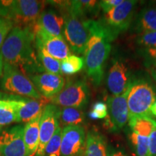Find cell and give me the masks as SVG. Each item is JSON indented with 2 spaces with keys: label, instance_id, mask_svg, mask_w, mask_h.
<instances>
[{
  "label": "cell",
  "instance_id": "26",
  "mask_svg": "<svg viewBox=\"0 0 156 156\" xmlns=\"http://www.w3.org/2000/svg\"><path fill=\"white\" fill-rule=\"evenodd\" d=\"M130 140L137 156H148L149 137L140 136L135 132H132L130 134Z\"/></svg>",
  "mask_w": 156,
  "mask_h": 156
},
{
  "label": "cell",
  "instance_id": "22",
  "mask_svg": "<svg viewBox=\"0 0 156 156\" xmlns=\"http://www.w3.org/2000/svg\"><path fill=\"white\" fill-rule=\"evenodd\" d=\"M155 120L150 116H134L129 119V124L132 131L140 136L149 137Z\"/></svg>",
  "mask_w": 156,
  "mask_h": 156
},
{
  "label": "cell",
  "instance_id": "8",
  "mask_svg": "<svg viewBox=\"0 0 156 156\" xmlns=\"http://www.w3.org/2000/svg\"><path fill=\"white\" fill-rule=\"evenodd\" d=\"M46 3L36 0H12L9 20L15 26L33 28L44 10Z\"/></svg>",
  "mask_w": 156,
  "mask_h": 156
},
{
  "label": "cell",
  "instance_id": "17",
  "mask_svg": "<svg viewBox=\"0 0 156 156\" xmlns=\"http://www.w3.org/2000/svg\"><path fill=\"white\" fill-rule=\"evenodd\" d=\"M46 99L41 100L21 97L16 98V122H28L42 112L46 105Z\"/></svg>",
  "mask_w": 156,
  "mask_h": 156
},
{
  "label": "cell",
  "instance_id": "12",
  "mask_svg": "<svg viewBox=\"0 0 156 156\" xmlns=\"http://www.w3.org/2000/svg\"><path fill=\"white\" fill-rule=\"evenodd\" d=\"M128 90L122 95H113L108 98L107 104L109 114L106 117L105 124L110 129L123 128L129 119L127 104Z\"/></svg>",
  "mask_w": 156,
  "mask_h": 156
},
{
  "label": "cell",
  "instance_id": "37",
  "mask_svg": "<svg viewBox=\"0 0 156 156\" xmlns=\"http://www.w3.org/2000/svg\"><path fill=\"white\" fill-rule=\"evenodd\" d=\"M151 73L152 76H153V79L155 80V81L156 82V65H154L153 67L151 69Z\"/></svg>",
  "mask_w": 156,
  "mask_h": 156
},
{
  "label": "cell",
  "instance_id": "39",
  "mask_svg": "<svg viewBox=\"0 0 156 156\" xmlns=\"http://www.w3.org/2000/svg\"><path fill=\"white\" fill-rule=\"evenodd\" d=\"M2 132H3V126H0V135H1V134L2 133Z\"/></svg>",
  "mask_w": 156,
  "mask_h": 156
},
{
  "label": "cell",
  "instance_id": "10",
  "mask_svg": "<svg viewBox=\"0 0 156 156\" xmlns=\"http://www.w3.org/2000/svg\"><path fill=\"white\" fill-rule=\"evenodd\" d=\"M86 143L85 131L82 126L62 129L60 156H84Z\"/></svg>",
  "mask_w": 156,
  "mask_h": 156
},
{
  "label": "cell",
  "instance_id": "25",
  "mask_svg": "<svg viewBox=\"0 0 156 156\" xmlns=\"http://www.w3.org/2000/svg\"><path fill=\"white\" fill-rule=\"evenodd\" d=\"M62 129L58 126L56 129L55 133L51 138L49 142L46 146L45 149V156H60L61 152Z\"/></svg>",
  "mask_w": 156,
  "mask_h": 156
},
{
  "label": "cell",
  "instance_id": "21",
  "mask_svg": "<svg viewBox=\"0 0 156 156\" xmlns=\"http://www.w3.org/2000/svg\"><path fill=\"white\" fill-rule=\"evenodd\" d=\"M85 120V115L81 108L65 107L61 109L59 122L62 125L80 126Z\"/></svg>",
  "mask_w": 156,
  "mask_h": 156
},
{
  "label": "cell",
  "instance_id": "18",
  "mask_svg": "<svg viewBox=\"0 0 156 156\" xmlns=\"http://www.w3.org/2000/svg\"><path fill=\"white\" fill-rule=\"evenodd\" d=\"M41 114L27 122L24 126V142L26 150V156H35L38 147L40 120Z\"/></svg>",
  "mask_w": 156,
  "mask_h": 156
},
{
  "label": "cell",
  "instance_id": "27",
  "mask_svg": "<svg viewBox=\"0 0 156 156\" xmlns=\"http://www.w3.org/2000/svg\"><path fill=\"white\" fill-rule=\"evenodd\" d=\"M108 115V107L106 103L102 101H98L93 106L92 110L89 113L88 116L91 119H103Z\"/></svg>",
  "mask_w": 156,
  "mask_h": 156
},
{
  "label": "cell",
  "instance_id": "13",
  "mask_svg": "<svg viewBox=\"0 0 156 156\" xmlns=\"http://www.w3.org/2000/svg\"><path fill=\"white\" fill-rule=\"evenodd\" d=\"M35 46H41L51 56L62 62L72 55L70 48L63 38L49 36L39 30H34Z\"/></svg>",
  "mask_w": 156,
  "mask_h": 156
},
{
  "label": "cell",
  "instance_id": "11",
  "mask_svg": "<svg viewBox=\"0 0 156 156\" xmlns=\"http://www.w3.org/2000/svg\"><path fill=\"white\" fill-rule=\"evenodd\" d=\"M0 156H26L23 125L3 130L0 135Z\"/></svg>",
  "mask_w": 156,
  "mask_h": 156
},
{
  "label": "cell",
  "instance_id": "33",
  "mask_svg": "<svg viewBox=\"0 0 156 156\" xmlns=\"http://www.w3.org/2000/svg\"><path fill=\"white\" fill-rule=\"evenodd\" d=\"M123 1L124 0H103V1L99 2V6L105 13H107L116 6L122 4Z\"/></svg>",
  "mask_w": 156,
  "mask_h": 156
},
{
  "label": "cell",
  "instance_id": "2",
  "mask_svg": "<svg viewBox=\"0 0 156 156\" xmlns=\"http://www.w3.org/2000/svg\"><path fill=\"white\" fill-rule=\"evenodd\" d=\"M89 40L84 56L88 77L95 85H100L103 77V65L110 54L114 41L100 20H88Z\"/></svg>",
  "mask_w": 156,
  "mask_h": 156
},
{
  "label": "cell",
  "instance_id": "14",
  "mask_svg": "<svg viewBox=\"0 0 156 156\" xmlns=\"http://www.w3.org/2000/svg\"><path fill=\"white\" fill-rule=\"evenodd\" d=\"M28 78L41 96L48 100L61 92L65 85L64 78L56 74L38 73L29 76Z\"/></svg>",
  "mask_w": 156,
  "mask_h": 156
},
{
  "label": "cell",
  "instance_id": "24",
  "mask_svg": "<svg viewBox=\"0 0 156 156\" xmlns=\"http://www.w3.org/2000/svg\"><path fill=\"white\" fill-rule=\"evenodd\" d=\"M85 64L83 58L76 55H70L61 62V73L65 75H73L79 73Z\"/></svg>",
  "mask_w": 156,
  "mask_h": 156
},
{
  "label": "cell",
  "instance_id": "1",
  "mask_svg": "<svg viewBox=\"0 0 156 156\" xmlns=\"http://www.w3.org/2000/svg\"><path fill=\"white\" fill-rule=\"evenodd\" d=\"M34 44L32 27L15 26L0 48L4 64L19 68L26 76L45 71L35 54Z\"/></svg>",
  "mask_w": 156,
  "mask_h": 156
},
{
  "label": "cell",
  "instance_id": "36",
  "mask_svg": "<svg viewBox=\"0 0 156 156\" xmlns=\"http://www.w3.org/2000/svg\"><path fill=\"white\" fill-rule=\"evenodd\" d=\"M3 66H4V62H3V58L2 56L1 52H0V78L2 77L3 73Z\"/></svg>",
  "mask_w": 156,
  "mask_h": 156
},
{
  "label": "cell",
  "instance_id": "23",
  "mask_svg": "<svg viewBox=\"0 0 156 156\" xmlns=\"http://www.w3.org/2000/svg\"><path fill=\"white\" fill-rule=\"evenodd\" d=\"M36 46V56L39 63L46 73L60 75L61 73V62L51 56L41 46Z\"/></svg>",
  "mask_w": 156,
  "mask_h": 156
},
{
  "label": "cell",
  "instance_id": "29",
  "mask_svg": "<svg viewBox=\"0 0 156 156\" xmlns=\"http://www.w3.org/2000/svg\"><path fill=\"white\" fill-rule=\"evenodd\" d=\"M17 116L14 108L0 109V126L8 125L16 122Z\"/></svg>",
  "mask_w": 156,
  "mask_h": 156
},
{
  "label": "cell",
  "instance_id": "30",
  "mask_svg": "<svg viewBox=\"0 0 156 156\" xmlns=\"http://www.w3.org/2000/svg\"><path fill=\"white\" fill-rule=\"evenodd\" d=\"M13 25L14 23L12 21L0 17V48L5 42V38H7L12 29Z\"/></svg>",
  "mask_w": 156,
  "mask_h": 156
},
{
  "label": "cell",
  "instance_id": "4",
  "mask_svg": "<svg viewBox=\"0 0 156 156\" xmlns=\"http://www.w3.org/2000/svg\"><path fill=\"white\" fill-rule=\"evenodd\" d=\"M0 87L5 92L12 95L36 100L43 98L28 76L19 68L7 64H4Z\"/></svg>",
  "mask_w": 156,
  "mask_h": 156
},
{
  "label": "cell",
  "instance_id": "34",
  "mask_svg": "<svg viewBox=\"0 0 156 156\" xmlns=\"http://www.w3.org/2000/svg\"><path fill=\"white\" fill-rule=\"evenodd\" d=\"M145 56L151 63L156 65V48H146Z\"/></svg>",
  "mask_w": 156,
  "mask_h": 156
},
{
  "label": "cell",
  "instance_id": "28",
  "mask_svg": "<svg viewBox=\"0 0 156 156\" xmlns=\"http://www.w3.org/2000/svg\"><path fill=\"white\" fill-rule=\"evenodd\" d=\"M137 43L146 48H156V31L140 33L137 37Z\"/></svg>",
  "mask_w": 156,
  "mask_h": 156
},
{
  "label": "cell",
  "instance_id": "16",
  "mask_svg": "<svg viewBox=\"0 0 156 156\" xmlns=\"http://www.w3.org/2000/svg\"><path fill=\"white\" fill-rule=\"evenodd\" d=\"M64 26V17L54 9L42 12L33 27L34 30H39L49 36L63 38Z\"/></svg>",
  "mask_w": 156,
  "mask_h": 156
},
{
  "label": "cell",
  "instance_id": "38",
  "mask_svg": "<svg viewBox=\"0 0 156 156\" xmlns=\"http://www.w3.org/2000/svg\"><path fill=\"white\" fill-rule=\"evenodd\" d=\"M151 114H153V116H155L156 117V101L153 103V105L151 107Z\"/></svg>",
  "mask_w": 156,
  "mask_h": 156
},
{
  "label": "cell",
  "instance_id": "6",
  "mask_svg": "<svg viewBox=\"0 0 156 156\" xmlns=\"http://www.w3.org/2000/svg\"><path fill=\"white\" fill-rule=\"evenodd\" d=\"M137 1L126 0L105 13L101 22L114 40L120 33L127 30L131 24Z\"/></svg>",
  "mask_w": 156,
  "mask_h": 156
},
{
  "label": "cell",
  "instance_id": "19",
  "mask_svg": "<svg viewBox=\"0 0 156 156\" xmlns=\"http://www.w3.org/2000/svg\"><path fill=\"white\" fill-rule=\"evenodd\" d=\"M84 156H107L106 141L100 133L95 131L87 133Z\"/></svg>",
  "mask_w": 156,
  "mask_h": 156
},
{
  "label": "cell",
  "instance_id": "35",
  "mask_svg": "<svg viewBox=\"0 0 156 156\" xmlns=\"http://www.w3.org/2000/svg\"><path fill=\"white\" fill-rule=\"evenodd\" d=\"M107 156H127L121 151L107 152Z\"/></svg>",
  "mask_w": 156,
  "mask_h": 156
},
{
  "label": "cell",
  "instance_id": "31",
  "mask_svg": "<svg viewBox=\"0 0 156 156\" xmlns=\"http://www.w3.org/2000/svg\"><path fill=\"white\" fill-rule=\"evenodd\" d=\"M148 156H156V121L154 122L151 133L149 136Z\"/></svg>",
  "mask_w": 156,
  "mask_h": 156
},
{
  "label": "cell",
  "instance_id": "5",
  "mask_svg": "<svg viewBox=\"0 0 156 156\" xmlns=\"http://www.w3.org/2000/svg\"><path fill=\"white\" fill-rule=\"evenodd\" d=\"M62 16L64 19L63 36L70 49L76 54H84L90 37V19L78 17L67 11H64Z\"/></svg>",
  "mask_w": 156,
  "mask_h": 156
},
{
  "label": "cell",
  "instance_id": "32",
  "mask_svg": "<svg viewBox=\"0 0 156 156\" xmlns=\"http://www.w3.org/2000/svg\"><path fill=\"white\" fill-rule=\"evenodd\" d=\"M12 0H0V17L9 20Z\"/></svg>",
  "mask_w": 156,
  "mask_h": 156
},
{
  "label": "cell",
  "instance_id": "7",
  "mask_svg": "<svg viewBox=\"0 0 156 156\" xmlns=\"http://www.w3.org/2000/svg\"><path fill=\"white\" fill-rule=\"evenodd\" d=\"M90 91L83 80L70 81L64 85L61 92L48 99L57 106L81 108L88 103Z\"/></svg>",
  "mask_w": 156,
  "mask_h": 156
},
{
  "label": "cell",
  "instance_id": "9",
  "mask_svg": "<svg viewBox=\"0 0 156 156\" xmlns=\"http://www.w3.org/2000/svg\"><path fill=\"white\" fill-rule=\"evenodd\" d=\"M61 109L53 103H48L42 111L40 120L38 147L35 156H45L46 146L59 126Z\"/></svg>",
  "mask_w": 156,
  "mask_h": 156
},
{
  "label": "cell",
  "instance_id": "3",
  "mask_svg": "<svg viewBox=\"0 0 156 156\" xmlns=\"http://www.w3.org/2000/svg\"><path fill=\"white\" fill-rule=\"evenodd\" d=\"M155 101V92L148 82L145 80L132 82L127 95L129 119L134 116H150L151 108Z\"/></svg>",
  "mask_w": 156,
  "mask_h": 156
},
{
  "label": "cell",
  "instance_id": "15",
  "mask_svg": "<svg viewBox=\"0 0 156 156\" xmlns=\"http://www.w3.org/2000/svg\"><path fill=\"white\" fill-rule=\"evenodd\" d=\"M128 67L124 62L115 60L108 71L107 85L114 95L125 93L131 85Z\"/></svg>",
  "mask_w": 156,
  "mask_h": 156
},
{
  "label": "cell",
  "instance_id": "20",
  "mask_svg": "<svg viewBox=\"0 0 156 156\" xmlns=\"http://www.w3.org/2000/svg\"><path fill=\"white\" fill-rule=\"evenodd\" d=\"M136 27L141 33L156 31V6L146 7L140 12Z\"/></svg>",
  "mask_w": 156,
  "mask_h": 156
}]
</instances>
